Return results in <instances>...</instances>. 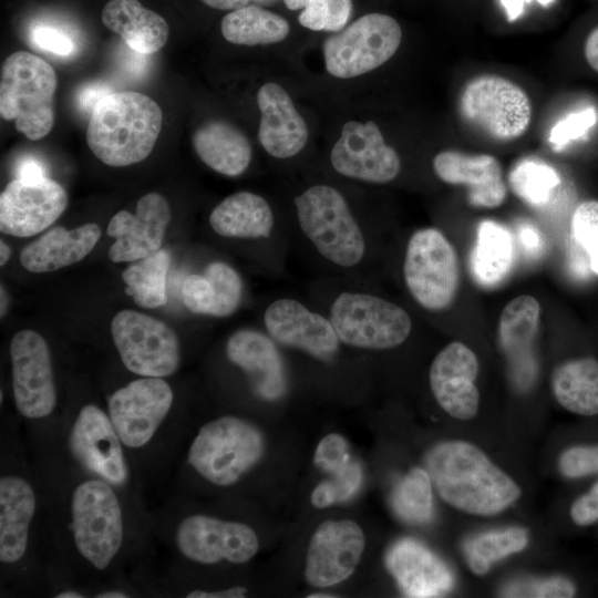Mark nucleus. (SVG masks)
<instances>
[{
  "mask_svg": "<svg viewBox=\"0 0 598 598\" xmlns=\"http://www.w3.org/2000/svg\"><path fill=\"white\" fill-rule=\"evenodd\" d=\"M575 594L573 581L563 576L517 579L506 584L501 590V596L504 597L569 598Z\"/></svg>",
  "mask_w": 598,
  "mask_h": 598,
  "instance_id": "37998d69",
  "label": "nucleus"
},
{
  "mask_svg": "<svg viewBox=\"0 0 598 598\" xmlns=\"http://www.w3.org/2000/svg\"><path fill=\"white\" fill-rule=\"evenodd\" d=\"M501 2L509 22L515 21L523 13L525 6L524 0H501Z\"/></svg>",
  "mask_w": 598,
  "mask_h": 598,
  "instance_id": "13d9d810",
  "label": "nucleus"
},
{
  "mask_svg": "<svg viewBox=\"0 0 598 598\" xmlns=\"http://www.w3.org/2000/svg\"><path fill=\"white\" fill-rule=\"evenodd\" d=\"M558 465L563 475L569 478L598 474V445L573 446L560 455Z\"/></svg>",
  "mask_w": 598,
  "mask_h": 598,
  "instance_id": "de8ad7c7",
  "label": "nucleus"
},
{
  "mask_svg": "<svg viewBox=\"0 0 598 598\" xmlns=\"http://www.w3.org/2000/svg\"><path fill=\"white\" fill-rule=\"evenodd\" d=\"M265 437L251 422L223 415L199 427L187 451L188 465L219 487L238 483L261 460Z\"/></svg>",
  "mask_w": 598,
  "mask_h": 598,
  "instance_id": "39448f33",
  "label": "nucleus"
},
{
  "mask_svg": "<svg viewBox=\"0 0 598 598\" xmlns=\"http://www.w3.org/2000/svg\"><path fill=\"white\" fill-rule=\"evenodd\" d=\"M111 93L110 89L104 84H90L82 89L79 94V105L82 110L92 113L99 101Z\"/></svg>",
  "mask_w": 598,
  "mask_h": 598,
  "instance_id": "603ef678",
  "label": "nucleus"
},
{
  "mask_svg": "<svg viewBox=\"0 0 598 598\" xmlns=\"http://www.w3.org/2000/svg\"><path fill=\"white\" fill-rule=\"evenodd\" d=\"M4 295H6V291H4L3 287H1V317H3L6 311H7V301H8V299L4 297Z\"/></svg>",
  "mask_w": 598,
  "mask_h": 598,
  "instance_id": "e2e57ef3",
  "label": "nucleus"
},
{
  "mask_svg": "<svg viewBox=\"0 0 598 598\" xmlns=\"http://www.w3.org/2000/svg\"><path fill=\"white\" fill-rule=\"evenodd\" d=\"M68 206L64 188L48 176L13 178L0 194V230L29 237L52 225Z\"/></svg>",
  "mask_w": 598,
  "mask_h": 598,
  "instance_id": "f3484780",
  "label": "nucleus"
},
{
  "mask_svg": "<svg viewBox=\"0 0 598 598\" xmlns=\"http://www.w3.org/2000/svg\"><path fill=\"white\" fill-rule=\"evenodd\" d=\"M539 322V302L529 295L511 300L499 317V342L509 361L514 382L520 390L528 389L536 377L537 368L530 347Z\"/></svg>",
  "mask_w": 598,
  "mask_h": 598,
  "instance_id": "bb28decb",
  "label": "nucleus"
},
{
  "mask_svg": "<svg viewBox=\"0 0 598 598\" xmlns=\"http://www.w3.org/2000/svg\"><path fill=\"white\" fill-rule=\"evenodd\" d=\"M0 249H1L0 265L4 266L8 262L9 258H10L11 249L2 239L0 241Z\"/></svg>",
  "mask_w": 598,
  "mask_h": 598,
  "instance_id": "680f3d73",
  "label": "nucleus"
},
{
  "mask_svg": "<svg viewBox=\"0 0 598 598\" xmlns=\"http://www.w3.org/2000/svg\"><path fill=\"white\" fill-rule=\"evenodd\" d=\"M66 448L72 460L87 475L100 477L118 491L132 482L127 450L107 411L95 403L80 408L66 433Z\"/></svg>",
  "mask_w": 598,
  "mask_h": 598,
  "instance_id": "9b49d317",
  "label": "nucleus"
},
{
  "mask_svg": "<svg viewBox=\"0 0 598 598\" xmlns=\"http://www.w3.org/2000/svg\"><path fill=\"white\" fill-rule=\"evenodd\" d=\"M525 3H530L532 1L534 0H524ZM537 2H539L542 6L544 7H547L549 6L551 2H554V0H536Z\"/></svg>",
  "mask_w": 598,
  "mask_h": 598,
  "instance_id": "69168bd1",
  "label": "nucleus"
},
{
  "mask_svg": "<svg viewBox=\"0 0 598 598\" xmlns=\"http://www.w3.org/2000/svg\"><path fill=\"white\" fill-rule=\"evenodd\" d=\"M193 146L198 157L213 171L235 177L243 174L251 161L247 137L224 121H209L193 134Z\"/></svg>",
  "mask_w": 598,
  "mask_h": 598,
  "instance_id": "7c9ffc66",
  "label": "nucleus"
},
{
  "mask_svg": "<svg viewBox=\"0 0 598 598\" xmlns=\"http://www.w3.org/2000/svg\"><path fill=\"white\" fill-rule=\"evenodd\" d=\"M401 40L395 19L377 12L364 14L324 41L326 69L339 79L362 75L389 61Z\"/></svg>",
  "mask_w": 598,
  "mask_h": 598,
  "instance_id": "9d476101",
  "label": "nucleus"
},
{
  "mask_svg": "<svg viewBox=\"0 0 598 598\" xmlns=\"http://www.w3.org/2000/svg\"><path fill=\"white\" fill-rule=\"evenodd\" d=\"M213 230L226 238L267 239L275 227L268 202L251 192H237L224 198L210 213Z\"/></svg>",
  "mask_w": 598,
  "mask_h": 598,
  "instance_id": "c756f323",
  "label": "nucleus"
},
{
  "mask_svg": "<svg viewBox=\"0 0 598 598\" xmlns=\"http://www.w3.org/2000/svg\"><path fill=\"white\" fill-rule=\"evenodd\" d=\"M364 547V533L354 520H324L313 532L308 545L307 582L320 588L342 582L357 568Z\"/></svg>",
  "mask_w": 598,
  "mask_h": 598,
  "instance_id": "a211bd4d",
  "label": "nucleus"
},
{
  "mask_svg": "<svg viewBox=\"0 0 598 598\" xmlns=\"http://www.w3.org/2000/svg\"><path fill=\"white\" fill-rule=\"evenodd\" d=\"M584 54L589 66L598 73V25L587 35Z\"/></svg>",
  "mask_w": 598,
  "mask_h": 598,
  "instance_id": "6e6d98bb",
  "label": "nucleus"
},
{
  "mask_svg": "<svg viewBox=\"0 0 598 598\" xmlns=\"http://www.w3.org/2000/svg\"><path fill=\"white\" fill-rule=\"evenodd\" d=\"M431 477L426 470L412 468L394 487L391 506L408 524L421 525L431 520L433 497Z\"/></svg>",
  "mask_w": 598,
  "mask_h": 598,
  "instance_id": "e433bc0d",
  "label": "nucleus"
},
{
  "mask_svg": "<svg viewBox=\"0 0 598 598\" xmlns=\"http://www.w3.org/2000/svg\"><path fill=\"white\" fill-rule=\"evenodd\" d=\"M206 6L219 10H236L247 6L249 0H202Z\"/></svg>",
  "mask_w": 598,
  "mask_h": 598,
  "instance_id": "4d7b16f0",
  "label": "nucleus"
},
{
  "mask_svg": "<svg viewBox=\"0 0 598 598\" xmlns=\"http://www.w3.org/2000/svg\"><path fill=\"white\" fill-rule=\"evenodd\" d=\"M403 278L410 295L423 309L436 312L452 305L460 285L458 258L442 231L422 228L410 237Z\"/></svg>",
  "mask_w": 598,
  "mask_h": 598,
  "instance_id": "1a4fd4ad",
  "label": "nucleus"
},
{
  "mask_svg": "<svg viewBox=\"0 0 598 598\" xmlns=\"http://www.w3.org/2000/svg\"><path fill=\"white\" fill-rule=\"evenodd\" d=\"M182 299L189 311L213 316L215 295L205 275L192 274L185 278L182 286Z\"/></svg>",
  "mask_w": 598,
  "mask_h": 598,
  "instance_id": "49530a36",
  "label": "nucleus"
},
{
  "mask_svg": "<svg viewBox=\"0 0 598 598\" xmlns=\"http://www.w3.org/2000/svg\"><path fill=\"white\" fill-rule=\"evenodd\" d=\"M596 122L597 113L591 106L570 113L551 127L549 142L560 148L570 141L582 137Z\"/></svg>",
  "mask_w": 598,
  "mask_h": 598,
  "instance_id": "a18cd8bd",
  "label": "nucleus"
},
{
  "mask_svg": "<svg viewBox=\"0 0 598 598\" xmlns=\"http://www.w3.org/2000/svg\"><path fill=\"white\" fill-rule=\"evenodd\" d=\"M173 543L182 557L199 565L246 564L259 549L258 536L249 525L205 514L183 517L173 532Z\"/></svg>",
  "mask_w": 598,
  "mask_h": 598,
  "instance_id": "4468645a",
  "label": "nucleus"
},
{
  "mask_svg": "<svg viewBox=\"0 0 598 598\" xmlns=\"http://www.w3.org/2000/svg\"><path fill=\"white\" fill-rule=\"evenodd\" d=\"M12 394L18 413L28 420L49 417L58 394L51 353L41 334L32 330L17 332L10 343Z\"/></svg>",
  "mask_w": 598,
  "mask_h": 598,
  "instance_id": "2eb2a0df",
  "label": "nucleus"
},
{
  "mask_svg": "<svg viewBox=\"0 0 598 598\" xmlns=\"http://www.w3.org/2000/svg\"><path fill=\"white\" fill-rule=\"evenodd\" d=\"M330 162L344 177L375 184L393 181L401 169L399 154L372 121L347 122L331 148Z\"/></svg>",
  "mask_w": 598,
  "mask_h": 598,
  "instance_id": "dca6fc26",
  "label": "nucleus"
},
{
  "mask_svg": "<svg viewBox=\"0 0 598 598\" xmlns=\"http://www.w3.org/2000/svg\"><path fill=\"white\" fill-rule=\"evenodd\" d=\"M290 10L303 9L299 23L313 31L342 30L352 11V0H283Z\"/></svg>",
  "mask_w": 598,
  "mask_h": 598,
  "instance_id": "58836bf2",
  "label": "nucleus"
},
{
  "mask_svg": "<svg viewBox=\"0 0 598 598\" xmlns=\"http://www.w3.org/2000/svg\"><path fill=\"white\" fill-rule=\"evenodd\" d=\"M278 343L256 329H240L226 343L228 360L248 377L255 393L265 401L280 400L288 380Z\"/></svg>",
  "mask_w": 598,
  "mask_h": 598,
  "instance_id": "5701e85b",
  "label": "nucleus"
},
{
  "mask_svg": "<svg viewBox=\"0 0 598 598\" xmlns=\"http://www.w3.org/2000/svg\"><path fill=\"white\" fill-rule=\"evenodd\" d=\"M174 402L172 386L157 377H141L107 398L109 416L127 451H138L156 437Z\"/></svg>",
  "mask_w": 598,
  "mask_h": 598,
  "instance_id": "ddd939ff",
  "label": "nucleus"
},
{
  "mask_svg": "<svg viewBox=\"0 0 598 598\" xmlns=\"http://www.w3.org/2000/svg\"><path fill=\"white\" fill-rule=\"evenodd\" d=\"M332 597H336V596L323 594V592L312 594L308 596V598H332Z\"/></svg>",
  "mask_w": 598,
  "mask_h": 598,
  "instance_id": "0e129e2a",
  "label": "nucleus"
},
{
  "mask_svg": "<svg viewBox=\"0 0 598 598\" xmlns=\"http://www.w3.org/2000/svg\"><path fill=\"white\" fill-rule=\"evenodd\" d=\"M457 111L467 125L501 143L523 136L533 115L526 91L496 74H481L468 80L461 90Z\"/></svg>",
  "mask_w": 598,
  "mask_h": 598,
  "instance_id": "0eeeda50",
  "label": "nucleus"
},
{
  "mask_svg": "<svg viewBox=\"0 0 598 598\" xmlns=\"http://www.w3.org/2000/svg\"><path fill=\"white\" fill-rule=\"evenodd\" d=\"M111 333L122 363L140 377L165 378L181 363L179 341L163 321L134 310H121Z\"/></svg>",
  "mask_w": 598,
  "mask_h": 598,
  "instance_id": "f8f14e48",
  "label": "nucleus"
},
{
  "mask_svg": "<svg viewBox=\"0 0 598 598\" xmlns=\"http://www.w3.org/2000/svg\"><path fill=\"white\" fill-rule=\"evenodd\" d=\"M301 233L328 262L350 269L367 255V240L344 196L334 187L317 184L293 199Z\"/></svg>",
  "mask_w": 598,
  "mask_h": 598,
  "instance_id": "20e7f679",
  "label": "nucleus"
},
{
  "mask_svg": "<svg viewBox=\"0 0 598 598\" xmlns=\"http://www.w3.org/2000/svg\"><path fill=\"white\" fill-rule=\"evenodd\" d=\"M352 461L348 441L338 433L323 436L313 455L315 465L331 476L346 470Z\"/></svg>",
  "mask_w": 598,
  "mask_h": 598,
  "instance_id": "c03bdc74",
  "label": "nucleus"
},
{
  "mask_svg": "<svg viewBox=\"0 0 598 598\" xmlns=\"http://www.w3.org/2000/svg\"><path fill=\"white\" fill-rule=\"evenodd\" d=\"M171 256L166 249L133 261L122 272L125 292L143 308H158L167 301L166 276Z\"/></svg>",
  "mask_w": 598,
  "mask_h": 598,
  "instance_id": "f704fd0d",
  "label": "nucleus"
},
{
  "mask_svg": "<svg viewBox=\"0 0 598 598\" xmlns=\"http://www.w3.org/2000/svg\"><path fill=\"white\" fill-rule=\"evenodd\" d=\"M247 595V588L244 586H233L218 590L193 589L187 591L186 598H241Z\"/></svg>",
  "mask_w": 598,
  "mask_h": 598,
  "instance_id": "864d4df0",
  "label": "nucleus"
},
{
  "mask_svg": "<svg viewBox=\"0 0 598 598\" xmlns=\"http://www.w3.org/2000/svg\"><path fill=\"white\" fill-rule=\"evenodd\" d=\"M102 22L130 49L146 55L159 51L169 35L166 20L137 0H110L102 10Z\"/></svg>",
  "mask_w": 598,
  "mask_h": 598,
  "instance_id": "c85d7f7f",
  "label": "nucleus"
},
{
  "mask_svg": "<svg viewBox=\"0 0 598 598\" xmlns=\"http://www.w3.org/2000/svg\"><path fill=\"white\" fill-rule=\"evenodd\" d=\"M38 495L31 481L19 473L0 477V563L2 569L20 567L31 548Z\"/></svg>",
  "mask_w": 598,
  "mask_h": 598,
  "instance_id": "4be33fe9",
  "label": "nucleus"
},
{
  "mask_svg": "<svg viewBox=\"0 0 598 598\" xmlns=\"http://www.w3.org/2000/svg\"><path fill=\"white\" fill-rule=\"evenodd\" d=\"M329 319L342 344L363 350H388L402 344L412 320L400 306L362 291H342L332 301Z\"/></svg>",
  "mask_w": 598,
  "mask_h": 598,
  "instance_id": "6e6552de",
  "label": "nucleus"
},
{
  "mask_svg": "<svg viewBox=\"0 0 598 598\" xmlns=\"http://www.w3.org/2000/svg\"><path fill=\"white\" fill-rule=\"evenodd\" d=\"M260 111L258 138L275 158H289L302 151L308 141V126L289 94L277 83L268 82L257 93Z\"/></svg>",
  "mask_w": 598,
  "mask_h": 598,
  "instance_id": "a878e982",
  "label": "nucleus"
},
{
  "mask_svg": "<svg viewBox=\"0 0 598 598\" xmlns=\"http://www.w3.org/2000/svg\"><path fill=\"white\" fill-rule=\"evenodd\" d=\"M171 208L157 193L144 195L136 205V213L117 212L109 221L106 233L115 239L109 248L113 262H133L161 249Z\"/></svg>",
  "mask_w": 598,
  "mask_h": 598,
  "instance_id": "aec40b11",
  "label": "nucleus"
},
{
  "mask_svg": "<svg viewBox=\"0 0 598 598\" xmlns=\"http://www.w3.org/2000/svg\"><path fill=\"white\" fill-rule=\"evenodd\" d=\"M433 169L442 182L465 186L472 206L496 208L506 199L501 163L489 154L442 151L433 158Z\"/></svg>",
  "mask_w": 598,
  "mask_h": 598,
  "instance_id": "b1692460",
  "label": "nucleus"
},
{
  "mask_svg": "<svg viewBox=\"0 0 598 598\" xmlns=\"http://www.w3.org/2000/svg\"><path fill=\"white\" fill-rule=\"evenodd\" d=\"M508 183L518 198L539 207L548 203L554 189L560 185V177L549 164L534 158H524L512 168Z\"/></svg>",
  "mask_w": 598,
  "mask_h": 598,
  "instance_id": "4c0bfd02",
  "label": "nucleus"
},
{
  "mask_svg": "<svg viewBox=\"0 0 598 598\" xmlns=\"http://www.w3.org/2000/svg\"><path fill=\"white\" fill-rule=\"evenodd\" d=\"M362 468L358 461L342 472L332 475L330 480L322 481L312 491L310 501L317 508L346 502L354 496L362 484Z\"/></svg>",
  "mask_w": 598,
  "mask_h": 598,
  "instance_id": "a19ab883",
  "label": "nucleus"
},
{
  "mask_svg": "<svg viewBox=\"0 0 598 598\" xmlns=\"http://www.w3.org/2000/svg\"><path fill=\"white\" fill-rule=\"evenodd\" d=\"M527 543L528 535L525 529L509 527L482 533L470 538L464 544V554L471 570L482 576L495 561L523 550Z\"/></svg>",
  "mask_w": 598,
  "mask_h": 598,
  "instance_id": "c9c22d12",
  "label": "nucleus"
},
{
  "mask_svg": "<svg viewBox=\"0 0 598 598\" xmlns=\"http://www.w3.org/2000/svg\"><path fill=\"white\" fill-rule=\"evenodd\" d=\"M95 598H130L132 595L122 588H105L101 589L93 595Z\"/></svg>",
  "mask_w": 598,
  "mask_h": 598,
  "instance_id": "bf43d9fd",
  "label": "nucleus"
},
{
  "mask_svg": "<svg viewBox=\"0 0 598 598\" xmlns=\"http://www.w3.org/2000/svg\"><path fill=\"white\" fill-rule=\"evenodd\" d=\"M66 509V529L76 557L92 571L107 570L118 559L126 542L120 491L89 475L72 487Z\"/></svg>",
  "mask_w": 598,
  "mask_h": 598,
  "instance_id": "7ed1b4c3",
  "label": "nucleus"
},
{
  "mask_svg": "<svg viewBox=\"0 0 598 598\" xmlns=\"http://www.w3.org/2000/svg\"><path fill=\"white\" fill-rule=\"evenodd\" d=\"M101 229L90 223L75 229L54 227L20 251V262L30 272H49L82 260L96 245Z\"/></svg>",
  "mask_w": 598,
  "mask_h": 598,
  "instance_id": "cd10ccee",
  "label": "nucleus"
},
{
  "mask_svg": "<svg viewBox=\"0 0 598 598\" xmlns=\"http://www.w3.org/2000/svg\"><path fill=\"white\" fill-rule=\"evenodd\" d=\"M226 41L240 45H265L285 40L290 27L281 16L258 6H245L224 16L220 23Z\"/></svg>",
  "mask_w": 598,
  "mask_h": 598,
  "instance_id": "72a5a7b5",
  "label": "nucleus"
},
{
  "mask_svg": "<svg viewBox=\"0 0 598 598\" xmlns=\"http://www.w3.org/2000/svg\"><path fill=\"white\" fill-rule=\"evenodd\" d=\"M56 598H85L87 595L84 591L74 588H63L54 594Z\"/></svg>",
  "mask_w": 598,
  "mask_h": 598,
  "instance_id": "052dcab7",
  "label": "nucleus"
},
{
  "mask_svg": "<svg viewBox=\"0 0 598 598\" xmlns=\"http://www.w3.org/2000/svg\"><path fill=\"white\" fill-rule=\"evenodd\" d=\"M385 563L406 597H440L454 586V575L448 566L415 539L403 538L394 543Z\"/></svg>",
  "mask_w": 598,
  "mask_h": 598,
  "instance_id": "393cba45",
  "label": "nucleus"
},
{
  "mask_svg": "<svg viewBox=\"0 0 598 598\" xmlns=\"http://www.w3.org/2000/svg\"><path fill=\"white\" fill-rule=\"evenodd\" d=\"M513 260L514 244L509 231L494 220L481 221L470 255L474 280L486 288L498 285L509 272Z\"/></svg>",
  "mask_w": 598,
  "mask_h": 598,
  "instance_id": "2f4dec72",
  "label": "nucleus"
},
{
  "mask_svg": "<svg viewBox=\"0 0 598 598\" xmlns=\"http://www.w3.org/2000/svg\"><path fill=\"white\" fill-rule=\"evenodd\" d=\"M162 124L163 112L150 96L134 91L111 92L91 113L86 142L104 164L127 166L151 154Z\"/></svg>",
  "mask_w": 598,
  "mask_h": 598,
  "instance_id": "f03ea898",
  "label": "nucleus"
},
{
  "mask_svg": "<svg viewBox=\"0 0 598 598\" xmlns=\"http://www.w3.org/2000/svg\"><path fill=\"white\" fill-rule=\"evenodd\" d=\"M267 333L283 347L298 349L328 362L340 348L339 337L329 319L293 298H278L264 313Z\"/></svg>",
  "mask_w": 598,
  "mask_h": 598,
  "instance_id": "6ab92c4d",
  "label": "nucleus"
},
{
  "mask_svg": "<svg viewBox=\"0 0 598 598\" xmlns=\"http://www.w3.org/2000/svg\"><path fill=\"white\" fill-rule=\"evenodd\" d=\"M204 275L209 280L215 295L213 316L229 317L238 309L243 300L241 277L230 265L223 261L208 264Z\"/></svg>",
  "mask_w": 598,
  "mask_h": 598,
  "instance_id": "ea45409f",
  "label": "nucleus"
},
{
  "mask_svg": "<svg viewBox=\"0 0 598 598\" xmlns=\"http://www.w3.org/2000/svg\"><path fill=\"white\" fill-rule=\"evenodd\" d=\"M570 517L579 526L590 525L598 520V483L573 503Z\"/></svg>",
  "mask_w": 598,
  "mask_h": 598,
  "instance_id": "8fccbe9b",
  "label": "nucleus"
},
{
  "mask_svg": "<svg viewBox=\"0 0 598 598\" xmlns=\"http://www.w3.org/2000/svg\"><path fill=\"white\" fill-rule=\"evenodd\" d=\"M47 176L43 163L31 155L21 157L14 167V178L34 179Z\"/></svg>",
  "mask_w": 598,
  "mask_h": 598,
  "instance_id": "3c124183",
  "label": "nucleus"
},
{
  "mask_svg": "<svg viewBox=\"0 0 598 598\" xmlns=\"http://www.w3.org/2000/svg\"><path fill=\"white\" fill-rule=\"evenodd\" d=\"M426 471L439 495L451 506L474 515H496L520 496V488L475 445L447 441L425 456Z\"/></svg>",
  "mask_w": 598,
  "mask_h": 598,
  "instance_id": "f257e3e1",
  "label": "nucleus"
},
{
  "mask_svg": "<svg viewBox=\"0 0 598 598\" xmlns=\"http://www.w3.org/2000/svg\"><path fill=\"white\" fill-rule=\"evenodd\" d=\"M56 84L53 68L43 59L27 51L10 54L1 68V117L14 121L31 141L44 137L54 123Z\"/></svg>",
  "mask_w": 598,
  "mask_h": 598,
  "instance_id": "423d86ee",
  "label": "nucleus"
},
{
  "mask_svg": "<svg viewBox=\"0 0 598 598\" xmlns=\"http://www.w3.org/2000/svg\"><path fill=\"white\" fill-rule=\"evenodd\" d=\"M554 394L561 406L580 415L598 414V361L580 358L558 365L551 378Z\"/></svg>",
  "mask_w": 598,
  "mask_h": 598,
  "instance_id": "473e14b6",
  "label": "nucleus"
},
{
  "mask_svg": "<svg viewBox=\"0 0 598 598\" xmlns=\"http://www.w3.org/2000/svg\"><path fill=\"white\" fill-rule=\"evenodd\" d=\"M477 374V358L463 342L453 341L436 354L430 367V386L447 414L458 420L476 415L480 405Z\"/></svg>",
  "mask_w": 598,
  "mask_h": 598,
  "instance_id": "412c9836",
  "label": "nucleus"
},
{
  "mask_svg": "<svg viewBox=\"0 0 598 598\" xmlns=\"http://www.w3.org/2000/svg\"><path fill=\"white\" fill-rule=\"evenodd\" d=\"M571 234L586 251L590 269L598 276V200H586L576 207Z\"/></svg>",
  "mask_w": 598,
  "mask_h": 598,
  "instance_id": "79ce46f5",
  "label": "nucleus"
},
{
  "mask_svg": "<svg viewBox=\"0 0 598 598\" xmlns=\"http://www.w3.org/2000/svg\"><path fill=\"white\" fill-rule=\"evenodd\" d=\"M30 37L35 47L56 55L68 56L74 51L72 39L66 33L52 27H35Z\"/></svg>",
  "mask_w": 598,
  "mask_h": 598,
  "instance_id": "09e8293b",
  "label": "nucleus"
},
{
  "mask_svg": "<svg viewBox=\"0 0 598 598\" xmlns=\"http://www.w3.org/2000/svg\"><path fill=\"white\" fill-rule=\"evenodd\" d=\"M519 239L528 254L537 255L543 248V239L539 231L532 225H523L519 228Z\"/></svg>",
  "mask_w": 598,
  "mask_h": 598,
  "instance_id": "5fc2aeb1",
  "label": "nucleus"
}]
</instances>
